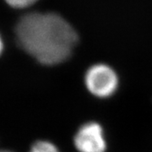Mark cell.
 <instances>
[{"instance_id":"cell-4","label":"cell","mask_w":152,"mask_h":152,"mask_svg":"<svg viewBox=\"0 0 152 152\" xmlns=\"http://www.w3.org/2000/svg\"><path fill=\"white\" fill-rule=\"evenodd\" d=\"M29 152H59L58 148L55 146L53 144L48 141H40L36 142L33 144Z\"/></svg>"},{"instance_id":"cell-2","label":"cell","mask_w":152,"mask_h":152,"mask_svg":"<svg viewBox=\"0 0 152 152\" xmlns=\"http://www.w3.org/2000/svg\"><path fill=\"white\" fill-rule=\"evenodd\" d=\"M86 85L89 91L98 97H108L117 90L118 80L113 69L106 64L91 67L86 75Z\"/></svg>"},{"instance_id":"cell-7","label":"cell","mask_w":152,"mask_h":152,"mask_svg":"<svg viewBox=\"0 0 152 152\" xmlns=\"http://www.w3.org/2000/svg\"><path fill=\"white\" fill-rule=\"evenodd\" d=\"M0 152H13V151H0Z\"/></svg>"},{"instance_id":"cell-1","label":"cell","mask_w":152,"mask_h":152,"mask_svg":"<svg viewBox=\"0 0 152 152\" xmlns=\"http://www.w3.org/2000/svg\"><path fill=\"white\" fill-rule=\"evenodd\" d=\"M18 44L44 65L65 62L78 43L79 37L69 22L56 13H29L15 28Z\"/></svg>"},{"instance_id":"cell-3","label":"cell","mask_w":152,"mask_h":152,"mask_svg":"<svg viewBox=\"0 0 152 152\" xmlns=\"http://www.w3.org/2000/svg\"><path fill=\"white\" fill-rule=\"evenodd\" d=\"M75 145L80 152H105L106 141L103 131L96 123H88L78 130Z\"/></svg>"},{"instance_id":"cell-6","label":"cell","mask_w":152,"mask_h":152,"mask_svg":"<svg viewBox=\"0 0 152 152\" xmlns=\"http://www.w3.org/2000/svg\"><path fill=\"white\" fill-rule=\"evenodd\" d=\"M3 48H4V43H3V41H2V38L0 37V54L3 51Z\"/></svg>"},{"instance_id":"cell-5","label":"cell","mask_w":152,"mask_h":152,"mask_svg":"<svg viewBox=\"0 0 152 152\" xmlns=\"http://www.w3.org/2000/svg\"><path fill=\"white\" fill-rule=\"evenodd\" d=\"M37 0H5V2L13 8L23 9L32 5Z\"/></svg>"}]
</instances>
